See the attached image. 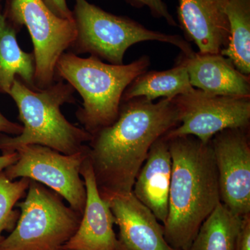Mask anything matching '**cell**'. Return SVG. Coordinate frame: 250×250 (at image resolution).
Here are the masks:
<instances>
[{
    "label": "cell",
    "mask_w": 250,
    "mask_h": 250,
    "mask_svg": "<svg viewBox=\"0 0 250 250\" xmlns=\"http://www.w3.org/2000/svg\"><path fill=\"white\" fill-rule=\"evenodd\" d=\"M179 125L172 100L122 101L116 121L92 134L87 143L100 196L105 201L132 192L136 177L155 141Z\"/></svg>",
    "instance_id": "obj_1"
},
{
    "label": "cell",
    "mask_w": 250,
    "mask_h": 250,
    "mask_svg": "<svg viewBox=\"0 0 250 250\" xmlns=\"http://www.w3.org/2000/svg\"><path fill=\"white\" fill-rule=\"evenodd\" d=\"M167 140L172 175L164 237L173 249L187 250L221 202L218 171L210 141L204 143L192 136Z\"/></svg>",
    "instance_id": "obj_2"
},
{
    "label": "cell",
    "mask_w": 250,
    "mask_h": 250,
    "mask_svg": "<svg viewBox=\"0 0 250 250\" xmlns=\"http://www.w3.org/2000/svg\"><path fill=\"white\" fill-rule=\"evenodd\" d=\"M75 90L69 83H53L44 89L32 90L16 78L9 95L18 109L22 131L18 136L0 133V152H14L27 145H40L70 155L86 147L92 135L70 123L61 106L75 103Z\"/></svg>",
    "instance_id": "obj_3"
},
{
    "label": "cell",
    "mask_w": 250,
    "mask_h": 250,
    "mask_svg": "<svg viewBox=\"0 0 250 250\" xmlns=\"http://www.w3.org/2000/svg\"><path fill=\"white\" fill-rule=\"evenodd\" d=\"M149 63L147 56L126 65H114L93 56L82 58L71 52H64L55 74L80 93L83 104L76 117L82 128L92 135L116 121L125 90L147 71Z\"/></svg>",
    "instance_id": "obj_4"
},
{
    "label": "cell",
    "mask_w": 250,
    "mask_h": 250,
    "mask_svg": "<svg viewBox=\"0 0 250 250\" xmlns=\"http://www.w3.org/2000/svg\"><path fill=\"white\" fill-rule=\"evenodd\" d=\"M75 1L72 14L77 36L70 47L72 53H88L108 63L122 65L126 50L144 41L171 44L185 54L193 51L181 36L150 30L134 20L106 12L87 0Z\"/></svg>",
    "instance_id": "obj_5"
},
{
    "label": "cell",
    "mask_w": 250,
    "mask_h": 250,
    "mask_svg": "<svg viewBox=\"0 0 250 250\" xmlns=\"http://www.w3.org/2000/svg\"><path fill=\"white\" fill-rule=\"evenodd\" d=\"M44 185L31 180L21 214L11 233L0 242V250H59L73 236L82 215Z\"/></svg>",
    "instance_id": "obj_6"
},
{
    "label": "cell",
    "mask_w": 250,
    "mask_h": 250,
    "mask_svg": "<svg viewBox=\"0 0 250 250\" xmlns=\"http://www.w3.org/2000/svg\"><path fill=\"white\" fill-rule=\"evenodd\" d=\"M4 15L18 29L24 26L30 34L36 88L53 84L57 62L76 38L74 20L56 16L42 0H9Z\"/></svg>",
    "instance_id": "obj_7"
},
{
    "label": "cell",
    "mask_w": 250,
    "mask_h": 250,
    "mask_svg": "<svg viewBox=\"0 0 250 250\" xmlns=\"http://www.w3.org/2000/svg\"><path fill=\"white\" fill-rule=\"evenodd\" d=\"M15 152L18 155L17 161L4 170L8 178L13 181L27 178L46 186L82 216L86 190L80 170L88 156V146L70 155L40 145L22 146Z\"/></svg>",
    "instance_id": "obj_8"
},
{
    "label": "cell",
    "mask_w": 250,
    "mask_h": 250,
    "mask_svg": "<svg viewBox=\"0 0 250 250\" xmlns=\"http://www.w3.org/2000/svg\"><path fill=\"white\" fill-rule=\"evenodd\" d=\"M179 125L164 136H192L204 143L228 129H249L250 97L213 95L194 88L172 99Z\"/></svg>",
    "instance_id": "obj_9"
},
{
    "label": "cell",
    "mask_w": 250,
    "mask_h": 250,
    "mask_svg": "<svg viewBox=\"0 0 250 250\" xmlns=\"http://www.w3.org/2000/svg\"><path fill=\"white\" fill-rule=\"evenodd\" d=\"M221 202L240 217L250 213L249 129H228L210 140Z\"/></svg>",
    "instance_id": "obj_10"
},
{
    "label": "cell",
    "mask_w": 250,
    "mask_h": 250,
    "mask_svg": "<svg viewBox=\"0 0 250 250\" xmlns=\"http://www.w3.org/2000/svg\"><path fill=\"white\" fill-rule=\"evenodd\" d=\"M80 174L86 190L85 208L77 231L62 248L126 250L113 229L116 220L108 202L100 196L88 156L82 166Z\"/></svg>",
    "instance_id": "obj_11"
},
{
    "label": "cell",
    "mask_w": 250,
    "mask_h": 250,
    "mask_svg": "<svg viewBox=\"0 0 250 250\" xmlns=\"http://www.w3.org/2000/svg\"><path fill=\"white\" fill-rule=\"evenodd\" d=\"M229 0H178L177 18L188 40L201 53L220 54L228 45L225 9Z\"/></svg>",
    "instance_id": "obj_12"
},
{
    "label": "cell",
    "mask_w": 250,
    "mask_h": 250,
    "mask_svg": "<svg viewBox=\"0 0 250 250\" xmlns=\"http://www.w3.org/2000/svg\"><path fill=\"white\" fill-rule=\"evenodd\" d=\"M106 202L126 250H175L166 241L164 226L132 192L115 195Z\"/></svg>",
    "instance_id": "obj_13"
},
{
    "label": "cell",
    "mask_w": 250,
    "mask_h": 250,
    "mask_svg": "<svg viewBox=\"0 0 250 250\" xmlns=\"http://www.w3.org/2000/svg\"><path fill=\"white\" fill-rule=\"evenodd\" d=\"M190 84L205 93L224 96L250 97V76L238 71L221 54L181 53Z\"/></svg>",
    "instance_id": "obj_14"
},
{
    "label": "cell",
    "mask_w": 250,
    "mask_h": 250,
    "mask_svg": "<svg viewBox=\"0 0 250 250\" xmlns=\"http://www.w3.org/2000/svg\"><path fill=\"white\" fill-rule=\"evenodd\" d=\"M172 158L168 141L160 138L152 145L135 180L132 192L164 224L168 213Z\"/></svg>",
    "instance_id": "obj_15"
},
{
    "label": "cell",
    "mask_w": 250,
    "mask_h": 250,
    "mask_svg": "<svg viewBox=\"0 0 250 250\" xmlns=\"http://www.w3.org/2000/svg\"><path fill=\"white\" fill-rule=\"evenodd\" d=\"M18 29L0 8V93L9 95L16 78L32 90L35 85L34 54L24 52L17 40Z\"/></svg>",
    "instance_id": "obj_16"
},
{
    "label": "cell",
    "mask_w": 250,
    "mask_h": 250,
    "mask_svg": "<svg viewBox=\"0 0 250 250\" xmlns=\"http://www.w3.org/2000/svg\"><path fill=\"white\" fill-rule=\"evenodd\" d=\"M185 65L177 62L170 70L145 72L126 88L122 101L144 98L154 101L158 98L172 100L193 89Z\"/></svg>",
    "instance_id": "obj_17"
},
{
    "label": "cell",
    "mask_w": 250,
    "mask_h": 250,
    "mask_svg": "<svg viewBox=\"0 0 250 250\" xmlns=\"http://www.w3.org/2000/svg\"><path fill=\"white\" fill-rule=\"evenodd\" d=\"M229 40L220 54L250 76V0H229L226 9Z\"/></svg>",
    "instance_id": "obj_18"
},
{
    "label": "cell",
    "mask_w": 250,
    "mask_h": 250,
    "mask_svg": "<svg viewBox=\"0 0 250 250\" xmlns=\"http://www.w3.org/2000/svg\"><path fill=\"white\" fill-rule=\"evenodd\" d=\"M241 220L220 202L202 223L187 250H234Z\"/></svg>",
    "instance_id": "obj_19"
},
{
    "label": "cell",
    "mask_w": 250,
    "mask_h": 250,
    "mask_svg": "<svg viewBox=\"0 0 250 250\" xmlns=\"http://www.w3.org/2000/svg\"><path fill=\"white\" fill-rule=\"evenodd\" d=\"M30 181L27 178L11 180L4 171L0 172V242L5 238L3 232H11L17 224L21 212L14 208L25 196Z\"/></svg>",
    "instance_id": "obj_20"
},
{
    "label": "cell",
    "mask_w": 250,
    "mask_h": 250,
    "mask_svg": "<svg viewBox=\"0 0 250 250\" xmlns=\"http://www.w3.org/2000/svg\"><path fill=\"white\" fill-rule=\"evenodd\" d=\"M134 7H147L154 17L164 19L171 26H177V22L169 12L167 5L163 0H126Z\"/></svg>",
    "instance_id": "obj_21"
},
{
    "label": "cell",
    "mask_w": 250,
    "mask_h": 250,
    "mask_svg": "<svg viewBox=\"0 0 250 250\" xmlns=\"http://www.w3.org/2000/svg\"><path fill=\"white\" fill-rule=\"evenodd\" d=\"M234 250H250V213L242 217L235 241Z\"/></svg>",
    "instance_id": "obj_22"
},
{
    "label": "cell",
    "mask_w": 250,
    "mask_h": 250,
    "mask_svg": "<svg viewBox=\"0 0 250 250\" xmlns=\"http://www.w3.org/2000/svg\"><path fill=\"white\" fill-rule=\"evenodd\" d=\"M47 8L56 16L67 20H74L72 11L67 6L66 0H42Z\"/></svg>",
    "instance_id": "obj_23"
},
{
    "label": "cell",
    "mask_w": 250,
    "mask_h": 250,
    "mask_svg": "<svg viewBox=\"0 0 250 250\" xmlns=\"http://www.w3.org/2000/svg\"><path fill=\"white\" fill-rule=\"evenodd\" d=\"M22 131V125L9 121L0 111V133L1 134L18 136L21 134Z\"/></svg>",
    "instance_id": "obj_24"
},
{
    "label": "cell",
    "mask_w": 250,
    "mask_h": 250,
    "mask_svg": "<svg viewBox=\"0 0 250 250\" xmlns=\"http://www.w3.org/2000/svg\"><path fill=\"white\" fill-rule=\"evenodd\" d=\"M17 152L4 153L0 155V172L4 171L6 167L12 165L17 161Z\"/></svg>",
    "instance_id": "obj_25"
},
{
    "label": "cell",
    "mask_w": 250,
    "mask_h": 250,
    "mask_svg": "<svg viewBox=\"0 0 250 250\" xmlns=\"http://www.w3.org/2000/svg\"><path fill=\"white\" fill-rule=\"evenodd\" d=\"M59 250H69L62 249V248H61V249H59Z\"/></svg>",
    "instance_id": "obj_26"
},
{
    "label": "cell",
    "mask_w": 250,
    "mask_h": 250,
    "mask_svg": "<svg viewBox=\"0 0 250 250\" xmlns=\"http://www.w3.org/2000/svg\"><path fill=\"white\" fill-rule=\"evenodd\" d=\"M1 0H0V2H1Z\"/></svg>",
    "instance_id": "obj_27"
}]
</instances>
